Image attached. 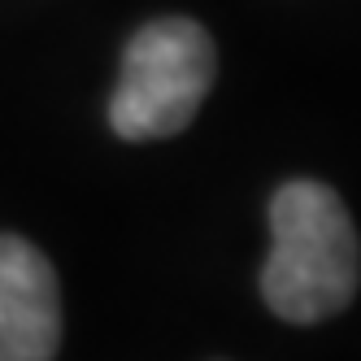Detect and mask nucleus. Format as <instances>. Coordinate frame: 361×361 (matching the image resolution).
Wrapping results in <instances>:
<instances>
[{
    "label": "nucleus",
    "instance_id": "obj_1",
    "mask_svg": "<svg viewBox=\"0 0 361 361\" xmlns=\"http://www.w3.org/2000/svg\"><path fill=\"white\" fill-rule=\"evenodd\" d=\"M361 240L335 188L292 178L270 200V257L262 266V296L270 314L296 326L335 318L357 296Z\"/></svg>",
    "mask_w": 361,
    "mask_h": 361
},
{
    "label": "nucleus",
    "instance_id": "obj_2",
    "mask_svg": "<svg viewBox=\"0 0 361 361\" xmlns=\"http://www.w3.org/2000/svg\"><path fill=\"white\" fill-rule=\"evenodd\" d=\"M218 79L214 35L192 18H152L126 39L109 100V126L122 140H166L188 131Z\"/></svg>",
    "mask_w": 361,
    "mask_h": 361
},
{
    "label": "nucleus",
    "instance_id": "obj_3",
    "mask_svg": "<svg viewBox=\"0 0 361 361\" xmlns=\"http://www.w3.org/2000/svg\"><path fill=\"white\" fill-rule=\"evenodd\" d=\"M61 348V283L22 235H0V361H53Z\"/></svg>",
    "mask_w": 361,
    "mask_h": 361
}]
</instances>
